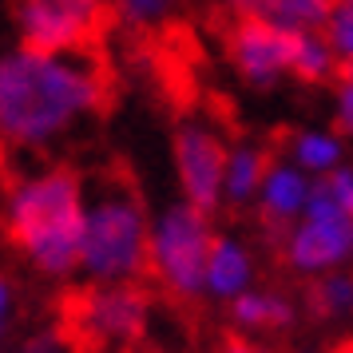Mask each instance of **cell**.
<instances>
[{"mask_svg": "<svg viewBox=\"0 0 353 353\" xmlns=\"http://www.w3.org/2000/svg\"><path fill=\"white\" fill-rule=\"evenodd\" d=\"M0 341H4V334H0Z\"/></svg>", "mask_w": 353, "mask_h": 353, "instance_id": "obj_28", "label": "cell"}, {"mask_svg": "<svg viewBox=\"0 0 353 353\" xmlns=\"http://www.w3.org/2000/svg\"><path fill=\"white\" fill-rule=\"evenodd\" d=\"M226 64L250 92H274L294 76V32L258 20H234L226 32Z\"/></svg>", "mask_w": 353, "mask_h": 353, "instance_id": "obj_9", "label": "cell"}, {"mask_svg": "<svg viewBox=\"0 0 353 353\" xmlns=\"http://www.w3.org/2000/svg\"><path fill=\"white\" fill-rule=\"evenodd\" d=\"M310 207L330 210V214H341V219H353V163L337 167L334 175H325V179L314 183Z\"/></svg>", "mask_w": 353, "mask_h": 353, "instance_id": "obj_18", "label": "cell"}, {"mask_svg": "<svg viewBox=\"0 0 353 353\" xmlns=\"http://www.w3.org/2000/svg\"><path fill=\"white\" fill-rule=\"evenodd\" d=\"M20 353H76V345L60 330H36V334L24 337Z\"/></svg>", "mask_w": 353, "mask_h": 353, "instance_id": "obj_21", "label": "cell"}, {"mask_svg": "<svg viewBox=\"0 0 353 353\" xmlns=\"http://www.w3.org/2000/svg\"><path fill=\"white\" fill-rule=\"evenodd\" d=\"M305 314L330 325V330H350L353 325V270L325 274L318 282H310L305 290Z\"/></svg>", "mask_w": 353, "mask_h": 353, "instance_id": "obj_15", "label": "cell"}, {"mask_svg": "<svg viewBox=\"0 0 353 353\" xmlns=\"http://www.w3.org/2000/svg\"><path fill=\"white\" fill-rule=\"evenodd\" d=\"M108 20V0H12V24L24 48L88 52Z\"/></svg>", "mask_w": 353, "mask_h": 353, "instance_id": "obj_7", "label": "cell"}, {"mask_svg": "<svg viewBox=\"0 0 353 353\" xmlns=\"http://www.w3.org/2000/svg\"><path fill=\"white\" fill-rule=\"evenodd\" d=\"M223 8L234 20H258V24H270L278 0H223Z\"/></svg>", "mask_w": 353, "mask_h": 353, "instance_id": "obj_22", "label": "cell"}, {"mask_svg": "<svg viewBox=\"0 0 353 353\" xmlns=\"http://www.w3.org/2000/svg\"><path fill=\"white\" fill-rule=\"evenodd\" d=\"M88 175L72 163L48 159L12 171L0 194V234L32 274L64 282L80 274V234Z\"/></svg>", "mask_w": 353, "mask_h": 353, "instance_id": "obj_2", "label": "cell"}, {"mask_svg": "<svg viewBox=\"0 0 353 353\" xmlns=\"http://www.w3.org/2000/svg\"><path fill=\"white\" fill-rule=\"evenodd\" d=\"M72 325L99 350H123L147 334L151 298L139 286H88L72 305Z\"/></svg>", "mask_w": 353, "mask_h": 353, "instance_id": "obj_8", "label": "cell"}, {"mask_svg": "<svg viewBox=\"0 0 353 353\" xmlns=\"http://www.w3.org/2000/svg\"><path fill=\"white\" fill-rule=\"evenodd\" d=\"M12 310H17V286H12V278H8V274H0V334L8 330Z\"/></svg>", "mask_w": 353, "mask_h": 353, "instance_id": "obj_23", "label": "cell"}, {"mask_svg": "<svg viewBox=\"0 0 353 353\" xmlns=\"http://www.w3.org/2000/svg\"><path fill=\"white\" fill-rule=\"evenodd\" d=\"M183 0H108V17L131 36L159 32L175 20Z\"/></svg>", "mask_w": 353, "mask_h": 353, "instance_id": "obj_17", "label": "cell"}, {"mask_svg": "<svg viewBox=\"0 0 353 353\" xmlns=\"http://www.w3.org/2000/svg\"><path fill=\"white\" fill-rule=\"evenodd\" d=\"M151 210L115 171L88 175L80 234V278L88 286H135L147 274Z\"/></svg>", "mask_w": 353, "mask_h": 353, "instance_id": "obj_3", "label": "cell"}, {"mask_svg": "<svg viewBox=\"0 0 353 353\" xmlns=\"http://www.w3.org/2000/svg\"><path fill=\"white\" fill-rule=\"evenodd\" d=\"M282 159L294 163L302 175H310L318 183V179L334 175L337 167L350 163V139L334 123H302V128H294L286 135Z\"/></svg>", "mask_w": 353, "mask_h": 353, "instance_id": "obj_13", "label": "cell"}, {"mask_svg": "<svg viewBox=\"0 0 353 353\" xmlns=\"http://www.w3.org/2000/svg\"><path fill=\"white\" fill-rule=\"evenodd\" d=\"M278 262L286 274L302 278V282L353 270V219L305 207L302 219L286 234H278Z\"/></svg>", "mask_w": 353, "mask_h": 353, "instance_id": "obj_6", "label": "cell"}, {"mask_svg": "<svg viewBox=\"0 0 353 353\" xmlns=\"http://www.w3.org/2000/svg\"><path fill=\"white\" fill-rule=\"evenodd\" d=\"M258 286V254L254 246L242 239V234H214L207 258V274H203V298L219 305L239 302L242 294H250Z\"/></svg>", "mask_w": 353, "mask_h": 353, "instance_id": "obj_11", "label": "cell"}, {"mask_svg": "<svg viewBox=\"0 0 353 353\" xmlns=\"http://www.w3.org/2000/svg\"><path fill=\"white\" fill-rule=\"evenodd\" d=\"M219 226L210 214L194 210L191 203H167L151 210V234H147V274L155 278L163 294L179 302L203 298V274L214 246Z\"/></svg>", "mask_w": 353, "mask_h": 353, "instance_id": "obj_4", "label": "cell"}, {"mask_svg": "<svg viewBox=\"0 0 353 353\" xmlns=\"http://www.w3.org/2000/svg\"><path fill=\"white\" fill-rule=\"evenodd\" d=\"M219 353H270L266 350V341H254V337H226L223 345H219Z\"/></svg>", "mask_w": 353, "mask_h": 353, "instance_id": "obj_24", "label": "cell"}, {"mask_svg": "<svg viewBox=\"0 0 353 353\" xmlns=\"http://www.w3.org/2000/svg\"><path fill=\"white\" fill-rule=\"evenodd\" d=\"M321 36H325V44L334 48L337 68H341V72H353V4H341V0H337L330 20H325V28H321Z\"/></svg>", "mask_w": 353, "mask_h": 353, "instance_id": "obj_19", "label": "cell"}, {"mask_svg": "<svg viewBox=\"0 0 353 353\" xmlns=\"http://www.w3.org/2000/svg\"><path fill=\"white\" fill-rule=\"evenodd\" d=\"M270 163H274V151L262 139H254V135L230 139L226 167H223V210H250L254 207Z\"/></svg>", "mask_w": 353, "mask_h": 353, "instance_id": "obj_14", "label": "cell"}, {"mask_svg": "<svg viewBox=\"0 0 353 353\" xmlns=\"http://www.w3.org/2000/svg\"><path fill=\"white\" fill-rule=\"evenodd\" d=\"M337 56L334 48L325 44L321 32H294V83H305V88H321V83L337 80Z\"/></svg>", "mask_w": 353, "mask_h": 353, "instance_id": "obj_16", "label": "cell"}, {"mask_svg": "<svg viewBox=\"0 0 353 353\" xmlns=\"http://www.w3.org/2000/svg\"><path fill=\"white\" fill-rule=\"evenodd\" d=\"M341 4H353V0H341Z\"/></svg>", "mask_w": 353, "mask_h": 353, "instance_id": "obj_27", "label": "cell"}, {"mask_svg": "<svg viewBox=\"0 0 353 353\" xmlns=\"http://www.w3.org/2000/svg\"><path fill=\"white\" fill-rule=\"evenodd\" d=\"M334 128L353 139V72H341L334 80Z\"/></svg>", "mask_w": 353, "mask_h": 353, "instance_id": "obj_20", "label": "cell"}, {"mask_svg": "<svg viewBox=\"0 0 353 353\" xmlns=\"http://www.w3.org/2000/svg\"><path fill=\"white\" fill-rule=\"evenodd\" d=\"M310 194H314V179L302 175L294 163H286L282 155H274L270 171L262 179V191L254 199V219L262 230H270L274 239L286 234L290 226L298 223L310 207Z\"/></svg>", "mask_w": 353, "mask_h": 353, "instance_id": "obj_10", "label": "cell"}, {"mask_svg": "<svg viewBox=\"0 0 353 353\" xmlns=\"http://www.w3.org/2000/svg\"><path fill=\"white\" fill-rule=\"evenodd\" d=\"M294 353H325V350H318V345H302V350H294Z\"/></svg>", "mask_w": 353, "mask_h": 353, "instance_id": "obj_25", "label": "cell"}, {"mask_svg": "<svg viewBox=\"0 0 353 353\" xmlns=\"http://www.w3.org/2000/svg\"><path fill=\"white\" fill-rule=\"evenodd\" d=\"M226 314H230V325H234L239 337L266 341V337L290 334L302 321V302L278 286H254L250 294H242L239 302L226 305Z\"/></svg>", "mask_w": 353, "mask_h": 353, "instance_id": "obj_12", "label": "cell"}, {"mask_svg": "<svg viewBox=\"0 0 353 353\" xmlns=\"http://www.w3.org/2000/svg\"><path fill=\"white\" fill-rule=\"evenodd\" d=\"M226 151L230 139H223V128L210 115H187L171 131V167H175L179 199L210 219L223 210Z\"/></svg>", "mask_w": 353, "mask_h": 353, "instance_id": "obj_5", "label": "cell"}, {"mask_svg": "<svg viewBox=\"0 0 353 353\" xmlns=\"http://www.w3.org/2000/svg\"><path fill=\"white\" fill-rule=\"evenodd\" d=\"M108 103V72L92 52H0V159H56Z\"/></svg>", "mask_w": 353, "mask_h": 353, "instance_id": "obj_1", "label": "cell"}, {"mask_svg": "<svg viewBox=\"0 0 353 353\" xmlns=\"http://www.w3.org/2000/svg\"><path fill=\"white\" fill-rule=\"evenodd\" d=\"M334 353H353V341H345V345H337Z\"/></svg>", "mask_w": 353, "mask_h": 353, "instance_id": "obj_26", "label": "cell"}]
</instances>
